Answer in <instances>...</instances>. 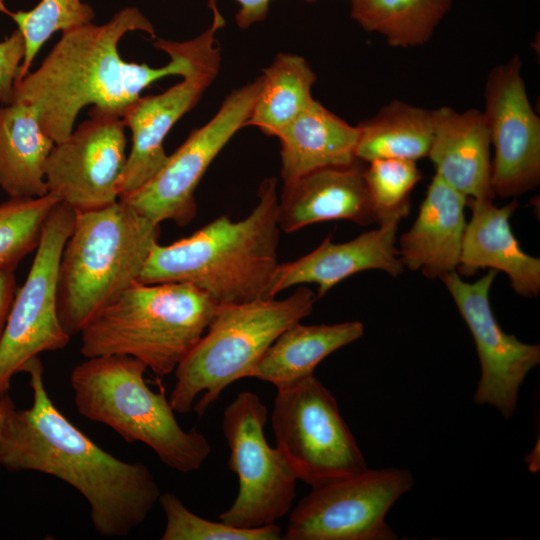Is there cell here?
I'll list each match as a JSON object with an SVG mask.
<instances>
[{
  "mask_svg": "<svg viewBox=\"0 0 540 540\" xmlns=\"http://www.w3.org/2000/svg\"><path fill=\"white\" fill-rule=\"evenodd\" d=\"M260 85L259 76L232 90L217 113L193 130L149 181L119 200L157 224L190 223L197 212L194 193L199 182L230 139L246 126Z\"/></svg>",
  "mask_w": 540,
  "mask_h": 540,
  "instance_id": "13",
  "label": "cell"
},
{
  "mask_svg": "<svg viewBox=\"0 0 540 540\" xmlns=\"http://www.w3.org/2000/svg\"><path fill=\"white\" fill-rule=\"evenodd\" d=\"M260 78L259 93L246 126H256L265 135L277 137L315 100L312 87L317 76L302 56L280 52Z\"/></svg>",
  "mask_w": 540,
  "mask_h": 540,
  "instance_id": "26",
  "label": "cell"
},
{
  "mask_svg": "<svg viewBox=\"0 0 540 540\" xmlns=\"http://www.w3.org/2000/svg\"><path fill=\"white\" fill-rule=\"evenodd\" d=\"M276 187L275 177L264 179L258 203L242 220L220 216L188 237L169 245L156 243L138 282L188 283L219 306L269 298L279 265Z\"/></svg>",
  "mask_w": 540,
  "mask_h": 540,
  "instance_id": "3",
  "label": "cell"
},
{
  "mask_svg": "<svg viewBox=\"0 0 540 540\" xmlns=\"http://www.w3.org/2000/svg\"><path fill=\"white\" fill-rule=\"evenodd\" d=\"M0 11L18 25L25 42V55L15 81L23 78L42 45L57 31H66L92 22V7L81 0H41L28 11L11 12L0 0Z\"/></svg>",
  "mask_w": 540,
  "mask_h": 540,
  "instance_id": "29",
  "label": "cell"
},
{
  "mask_svg": "<svg viewBox=\"0 0 540 540\" xmlns=\"http://www.w3.org/2000/svg\"><path fill=\"white\" fill-rule=\"evenodd\" d=\"M364 334L360 321L303 325L284 330L265 351L250 373L251 378L285 387L314 375L317 365L338 349Z\"/></svg>",
  "mask_w": 540,
  "mask_h": 540,
  "instance_id": "24",
  "label": "cell"
},
{
  "mask_svg": "<svg viewBox=\"0 0 540 540\" xmlns=\"http://www.w3.org/2000/svg\"><path fill=\"white\" fill-rule=\"evenodd\" d=\"M356 126L355 156L358 160L367 163L377 159L417 161L428 157L435 127V109L393 100Z\"/></svg>",
  "mask_w": 540,
  "mask_h": 540,
  "instance_id": "25",
  "label": "cell"
},
{
  "mask_svg": "<svg viewBox=\"0 0 540 540\" xmlns=\"http://www.w3.org/2000/svg\"><path fill=\"white\" fill-rule=\"evenodd\" d=\"M21 372L29 375L32 404L9 412L0 440L1 466L57 477L88 502L91 523L104 537H125L159 502L161 491L150 469L126 462L99 447L54 405L38 356Z\"/></svg>",
  "mask_w": 540,
  "mask_h": 540,
  "instance_id": "1",
  "label": "cell"
},
{
  "mask_svg": "<svg viewBox=\"0 0 540 540\" xmlns=\"http://www.w3.org/2000/svg\"><path fill=\"white\" fill-rule=\"evenodd\" d=\"M514 55L489 72L484 117L494 147L491 184L495 195L515 197L540 181V118L534 112Z\"/></svg>",
  "mask_w": 540,
  "mask_h": 540,
  "instance_id": "15",
  "label": "cell"
},
{
  "mask_svg": "<svg viewBox=\"0 0 540 540\" xmlns=\"http://www.w3.org/2000/svg\"><path fill=\"white\" fill-rule=\"evenodd\" d=\"M166 524L162 540H279L282 529L277 524L257 528H238L221 521H210L190 511L171 492L161 493L159 502Z\"/></svg>",
  "mask_w": 540,
  "mask_h": 540,
  "instance_id": "31",
  "label": "cell"
},
{
  "mask_svg": "<svg viewBox=\"0 0 540 540\" xmlns=\"http://www.w3.org/2000/svg\"><path fill=\"white\" fill-rule=\"evenodd\" d=\"M76 212L58 202L50 212L35 256L16 292L0 341V398L9 394L13 376L42 352L65 348L71 339L63 329L57 307L59 262Z\"/></svg>",
  "mask_w": 540,
  "mask_h": 540,
  "instance_id": "10",
  "label": "cell"
},
{
  "mask_svg": "<svg viewBox=\"0 0 540 540\" xmlns=\"http://www.w3.org/2000/svg\"><path fill=\"white\" fill-rule=\"evenodd\" d=\"M239 4L238 12L235 15V21L239 28L247 29L253 24L263 21L269 11L272 0H235ZM312 3L317 0H304ZM217 0H208V7H216Z\"/></svg>",
  "mask_w": 540,
  "mask_h": 540,
  "instance_id": "33",
  "label": "cell"
},
{
  "mask_svg": "<svg viewBox=\"0 0 540 540\" xmlns=\"http://www.w3.org/2000/svg\"><path fill=\"white\" fill-rule=\"evenodd\" d=\"M211 26L200 35L180 42L188 62L182 80L158 95L139 97L124 112L131 131L132 147L127 155L119 187V199L149 181L166 163L163 142L176 122L199 102L217 77L221 49L216 32L224 27L219 9L212 11Z\"/></svg>",
  "mask_w": 540,
  "mask_h": 540,
  "instance_id": "12",
  "label": "cell"
},
{
  "mask_svg": "<svg viewBox=\"0 0 540 540\" xmlns=\"http://www.w3.org/2000/svg\"><path fill=\"white\" fill-rule=\"evenodd\" d=\"M267 419V407L250 391L239 393L223 412L228 467L238 478L235 500L218 516L225 524L248 529L276 524L292 509L298 479L279 448L268 444Z\"/></svg>",
  "mask_w": 540,
  "mask_h": 540,
  "instance_id": "9",
  "label": "cell"
},
{
  "mask_svg": "<svg viewBox=\"0 0 540 540\" xmlns=\"http://www.w3.org/2000/svg\"><path fill=\"white\" fill-rule=\"evenodd\" d=\"M59 202L46 194L37 198H9L0 203V269L14 271L35 251L46 220Z\"/></svg>",
  "mask_w": 540,
  "mask_h": 540,
  "instance_id": "28",
  "label": "cell"
},
{
  "mask_svg": "<svg viewBox=\"0 0 540 540\" xmlns=\"http://www.w3.org/2000/svg\"><path fill=\"white\" fill-rule=\"evenodd\" d=\"M131 31L156 37L150 20L135 7L120 10L102 25L91 22L63 31L38 69L14 82L10 103L31 105L43 131L59 143L71 134L84 107L122 117L154 81L184 76L188 62L177 41L154 42L170 57L163 67L124 61L118 44Z\"/></svg>",
  "mask_w": 540,
  "mask_h": 540,
  "instance_id": "2",
  "label": "cell"
},
{
  "mask_svg": "<svg viewBox=\"0 0 540 540\" xmlns=\"http://www.w3.org/2000/svg\"><path fill=\"white\" fill-rule=\"evenodd\" d=\"M25 55V42L19 29L0 42V97L1 103H10L14 82Z\"/></svg>",
  "mask_w": 540,
  "mask_h": 540,
  "instance_id": "32",
  "label": "cell"
},
{
  "mask_svg": "<svg viewBox=\"0 0 540 540\" xmlns=\"http://www.w3.org/2000/svg\"><path fill=\"white\" fill-rule=\"evenodd\" d=\"M451 5L452 0H350V15L390 46L408 48L426 44Z\"/></svg>",
  "mask_w": 540,
  "mask_h": 540,
  "instance_id": "27",
  "label": "cell"
},
{
  "mask_svg": "<svg viewBox=\"0 0 540 540\" xmlns=\"http://www.w3.org/2000/svg\"><path fill=\"white\" fill-rule=\"evenodd\" d=\"M416 161L377 159L364 170L373 221L399 224L410 212V194L421 180Z\"/></svg>",
  "mask_w": 540,
  "mask_h": 540,
  "instance_id": "30",
  "label": "cell"
},
{
  "mask_svg": "<svg viewBox=\"0 0 540 540\" xmlns=\"http://www.w3.org/2000/svg\"><path fill=\"white\" fill-rule=\"evenodd\" d=\"M277 138L281 144V177L291 182L314 170L347 165L355 156L358 128L314 100L286 126Z\"/></svg>",
  "mask_w": 540,
  "mask_h": 540,
  "instance_id": "22",
  "label": "cell"
},
{
  "mask_svg": "<svg viewBox=\"0 0 540 540\" xmlns=\"http://www.w3.org/2000/svg\"><path fill=\"white\" fill-rule=\"evenodd\" d=\"M466 206L472 216L464 232L459 273L469 277L484 268L502 271L516 294L538 296L540 259L521 249L509 222L519 206L517 200L497 207L493 200L467 198Z\"/></svg>",
  "mask_w": 540,
  "mask_h": 540,
  "instance_id": "19",
  "label": "cell"
},
{
  "mask_svg": "<svg viewBox=\"0 0 540 540\" xmlns=\"http://www.w3.org/2000/svg\"><path fill=\"white\" fill-rule=\"evenodd\" d=\"M16 292L14 271L0 269V341Z\"/></svg>",
  "mask_w": 540,
  "mask_h": 540,
  "instance_id": "34",
  "label": "cell"
},
{
  "mask_svg": "<svg viewBox=\"0 0 540 540\" xmlns=\"http://www.w3.org/2000/svg\"><path fill=\"white\" fill-rule=\"evenodd\" d=\"M159 235L160 224L121 200L76 212L58 269V316L69 336L138 282Z\"/></svg>",
  "mask_w": 540,
  "mask_h": 540,
  "instance_id": "4",
  "label": "cell"
},
{
  "mask_svg": "<svg viewBox=\"0 0 540 540\" xmlns=\"http://www.w3.org/2000/svg\"><path fill=\"white\" fill-rule=\"evenodd\" d=\"M361 162L320 168L284 183L277 207L280 229L291 233L330 220L373 223Z\"/></svg>",
  "mask_w": 540,
  "mask_h": 540,
  "instance_id": "18",
  "label": "cell"
},
{
  "mask_svg": "<svg viewBox=\"0 0 540 540\" xmlns=\"http://www.w3.org/2000/svg\"><path fill=\"white\" fill-rule=\"evenodd\" d=\"M14 403L11 399V397L8 395H5L4 397L0 398V440L2 436L3 427L6 421V418L9 414V412L14 408ZM0 467L1 462H0Z\"/></svg>",
  "mask_w": 540,
  "mask_h": 540,
  "instance_id": "35",
  "label": "cell"
},
{
  "mask_svg": "<svg viewBox=\"0 0 540 540\" xmlns=\"http://www.w3.org/2000/svg\"><path fill=\"white\" fill-rule=\"evenodd\" d=\"M414 484L405 469H369L311 487L291 509L287 540H394L385 518Z\"/></svg>",
  "mask_w": 540,
  "mask_h": 540,
  "instance_id": "11",
  "label": "cell"
},
{
  "mask_svg": "<svg viewBox=\"0 0 540 540\" xmlns=\"http://www.w3.org/2000/svg\"><path fill=\"white\" fill-rule=\"evenodd\" d=\"M54 144L31 105L11 102L0 107V187L9 198L48 194L44 166Z\"/></svg>",
  "mask_w": 540,
  "mask_h": 540,
  "instance_id": "23",
  "label": "cell"
},
{
  "mask_svg": "<svg viewBox=\"0 0 540 540\" xmlns=\"http://www.w3.org/2000/svg\"><path fill=\"white\" fill-rule=\"evenodd\" d=\"M89 119L55 143L44 166L48 194L75 212L107 207L119 200L127 137L121 116L89 110Z\"/></svg>",
  "mask_w": 540,
  "mask_h": 540,
  "instance_id": "14",
  "label": "cell"
},
{
  "mask_svg": "<svg viewBox=\"0 0 540 540\" xmlns=\"http://www.w3.org/2000/svg\"><path fill=\"white\" fill-rule=\"evenodd\" d=\"M316 295L299 287L284 299L261 298L220 306L206 332L176 367L169 401L180 414L202 416L232 383L250 377L265 351L287 328L312 313Z\"/></svg>",
  "mask_w": 540,
  "mask_h": 540,
  "instance_id": "7",
  "label": "cell"
},
{
  "mask_svg": "<svg viewBox=\"0 0 540 540\" xmlns=\"http://www.w3.org/2000/svg\"><path fill=\"white\" fill-rule=\"evenodd\" d=\"M467 197L434 175L417 218L399 240L404 266L428 278L456 271L466 228Z\"/></svg>",
  "mask_w": 540,
  "mask_h": 540,
  "instance_id": "20",
  "label": "cell"
},
{
  "mask_svg": "<svg viewBox=\"0 0 540 540\" xmlns=\"http://www.w3.org/2000/svg\"><path fill=\"white\" fill-rule=\"evenodd\" d=\"M0 103H1V97H0Z\"/></svg>",
  "mask_w": 540,
  "mask_h": 540,
  "instance_id": "36",
  "label": "cell"
},
{
  "mask_svg": "<svg viewBox=\"0 0 540 540\" xmlns=\"http://www.w3.org/2000/svg\"><path fill=\"white\" fill-rule=\"evenodd\" d=\"M219 307L188 283L137 282L86 323L80 353L131 356L165 377L204 335Z\"/></svg>",
  "mask_w": 540,
  "mask_h": 540,
  "instance_id": "5",
  "label": "cell"
},
{
  "mask_svg": "<svg viewBox=\"0 0 540 540\" xmlns=\"http://www.w3.org/2000/svg\"><path fill=\"white\" fill-rule=\"evenodd\" d=\"M146 370L142 361L127 355L86 358L69 378L78 412L128 443L147 445L171 469H200L211 453L210 443L200 432L179 425L165 392L147 385Z\"/></svg>",
  "mask_w": 540,
  "mask_h": 540,
  "instance_id": "6",
  "label": "cell"
},
{
  "mask_svg": "<svg viewBox=\"0 0 540 540\" xmlns=\"http://www.w3.org/2000/svg\"><path fill=\"white\" fill-rule=\"evenodd\" d=\"M490 134L482 111L435 109V127L428 157L436 175L467 198L493 200Z\"/></svg>",
  "mask_w": 540,
  "mask_h": 540,
  "instance_id": "21",
  "label": "cell"
},
{
  "mask_svg": "<svg viewBox=\"0 0 540 540\" xmlns=\"http://www.w3.org/2000/svg\"><path fill=\"white\" fill-rule=\"evenodd\" d=\"M498 271H489L473 283L454 271L441 280L467 324L476 345L480 379L474 395L478 404H488L509 418L517 407L519 388L540 362V346L519 341L498 324L489 292Z\"/></svg>",
  "mask_w": 540,
  "mask_h": 540,
  "instance_id": "16",
  "label": "cell"
},
{
  "mask_svg": "<svg viewBox=\"0 0 540 540\" xmlns=\"http://www.w3.org/2000/svg\"><path fill=\"white\" fill-rule=\"evenodd\" d=\"M271 423L276 447L311 487L368 468L335 397L314 375L277 388Z\"/></svg>",
  "mask_w": 540,
  "mask_h": 540,
  "instance_id": "8",
  "label": "cell"
},
{
  "mask_svg": "<svg viewBox=\"0 0 540 540\" xmlns=\"http://www.w3.org/2000/svg\"><path fill=\"white\" fill-rule=\"evenodd\" d=\"M397 228L398 224L394 223L381 225L344 243H333L326 237L308 254L279 263L268 297H275L291 286L315 283L318 299L339 282L366 270H381L397 277L404 269L396 247Z\"/></svg>",
  "mask_w": 540,
  "mask_h": 540,
  "instance_id": "17",
  "label": "cell"
}]
</instances>
